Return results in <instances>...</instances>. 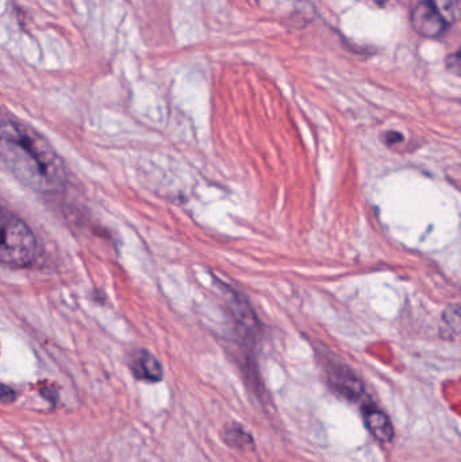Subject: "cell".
Listing matches in <instances>:
<instances>
[{
  "instance_id": "cell-1",
  "label": "cell",
  "mask_w": 461,
  "mask_h": 462,
  "mask_svg": "<svg viewBox=\"0 0 461 462\" xmlns=\"http://www.w3.org/2000/svg\"><path fill=\"white\" fill-rule=\"evenodd\" d=\"M0 160L28 187L54 193L67 180L64 162L33 128L14 120L0 122Z\"/></svg>"
},
{
  "instance_id": "cell-2",
  "label": "cell",
  "mask_w": 461,
  "mask_h": 462,
  "mask_svg": "<svg viewBox=\"0 0 461 462\" xmlns=\"http://www.w3.org/2000/svg\"><path fill=\"white\" fill-rule=\"evenodd\" d=\"M37 256V240L18 215L0 206V265L26 268Z\"/></svg>"
},
{
  "instance_id": "cell-3",
  "label": "cell",
  "mask_w": 461,
  "mask_h": 462,
  "mask_svg": "<svg viewBox=\"0 0 461 462\" xmlns=\"http://www.w3.org/2000/svg\"><path fill=\"white\" fill-rule=\"evenodd\" d=\"M411 25L419 36L439 38L448 28V21L433 0H423L411 12Z\"/></svg>"
},
{
  "instance_id": "cell-4",
  "label": "cell",
  "mask_w": 461,
  "mask_h": 462,
  "mask_svg": "<svg viewBox=\"0 0 461 462\" xmlns=\"http://www.w3.org/2000/svg\"><path fill=\"white\" fill-rule=\"evenodd\" d=\"M129 367L136 379L149 383H157L162 379V367L159 359L144 349L130 354Z\"/></svg>"
},
{
  "instance_id": "cell-5",
  "label": "cell",
  "mask_w": 461,
  "mask_h": 462,
  "mask_svg": "<svg viewBox=\"0 0 461 462\" xmlns=\"http://www.w3.org/2000/svg\"><path fill=\"white\" fill-rule=\"evenodd\" d=\"M329 380L334 390L345 398L356 399L363 395V383L345 365H332L329 367Z\"/></svg>"
},
{
  "instance_id": "cell-6",
  "label": "cell",
  "mask_w": 461,
  "mask_h": 462,
  "mask_svg": "<svg viewBox=\"0 0 461 462\" xmlns=\"http://www.w3.org/2000/svg\"><path fill=\"white\" fill-rule=\"evenodd\" d=\"M363 417L366 429L377 441L389 443L394 440V426L382 409L375 406H366L363 409Z\"/></svg>"
},
{
  "instance_id": "cell-7",
  "label": "cell",
  "mask_w": 461,
  "mask_h": 462,
  "mask_svg": "<svg viewBox=\"0 0 461 462\" xmlns=\"http://www.w3.org/2000/svg\"><path fill=\"white\" fill-rule=\"evenodd\" d=\"M224 438L227 445L235 449H243L248 445H253L251 434L246 433V430L240 425L233 424L232 426L227 427L225 430Z\"/></svg>"
},
{
  "instance_id": "cell-8",
  "label": "cell",
  "mask_w": 461,
  "mask_h": 462,
  "mask_svg": "<svg viewBox=\"0 0 461 462\" xmlns=\"http://www.w3.org/2000/svg\"><path fill=\"white\" fill-rule=\"evenodd\" d=\"M460 329V314H458V306H449V309L442 315L441 333L445 330L449 332L447 338H453Z\"/></svg>"
},
{
  "instance_id": "cell-9",
  "label": "cell",
  "mask_w": 461,
  "mask_h": 462,
  "mask_svg": "<svg viewBox=\"0 0 461 462\" xmlns=\"http://www.w3.org/2000/svg\"><path fill=\"white\" fill-rule=\"evenodd\" d=\"M17 395H15L14 391L12 388L7 387V385L0 384V401L2 403H12L15 400Z\"/></svg>"
},
{
  "instance_id": "cell-10",
  "label": "cell",
  "mask_w": 461,
  "mask_h": 462,
  "mask_svg": "<svg viewBox=\"0 0 461 462\" xmlns=\"http://www.w3.org/2000/svg\"><path fill=\"white\" fill-rule=\"evenodd\" d=\"M447 64L448 70H450L452 72H455L456 75H458V70H460V54L456 52L455 54H450V56L448 57Z\"/></svg>"
},
{
  "instance_id": "cell-11",
  "label": "cell",
  "mask_w": 461,
  "mask_h": 462,
  "mask_svg": "<svg viewBox=\"0 0 461 462\" xmlns=\"http://www.w3.org/2000/svg\"><path fill=\"white\" fill-rule=\"evenodd\" d=\"M374 2L377 4H387V2H390V0H374Z\"/></svg>"
}]
</instances>
